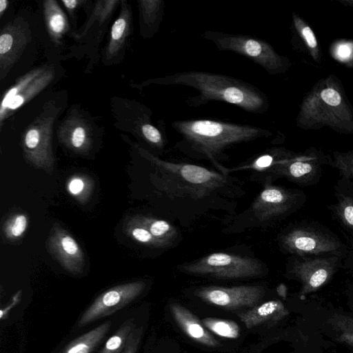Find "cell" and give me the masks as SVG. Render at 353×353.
Returning a JSON list of instances; mask_svg holds the SVG:
<instances>
[{"mask_svg":"<svg viewBox=\"0 0 353 353\" xmlns=\"http://www.w3.org/2000/svg\"><path fill=\"white\" fill-rule=\"evenodd\" d=\"M136 149L151 166L148 179L152 192L171 220L190 226L234 216L246 193L240 179L196 164L164 160L139 145Z\"/></svg>","mask_w":353,"mask_h":353,"instance_id":"6da1fadb","label":"cell"},{"mask_svg":"<svg viewBox=\"0 0 353 353\" xmlns=\"http://www.w3.org/2000/svg\"><path fill=\"white\" fill-rule=\"evenodd\" d=\"M171 127L180 136L174 148L190 158L208 160L219 172L228 174L222 161L225 151L236 145L268 139L272 131L252 125L214 119L177 120Z\"/></svg>","mask_w":353,"mask_h":353,"instance_id":"7a4b0ae2","label":"cell"},{"mask_svg":"<svg viewBox=\"0 0 353 353\" xmlns=\"http://www.w3.org/2000/svg\"><path fill=\"white\" fill-rule=\"evenodd\" d=\"M163 85H183L198 91L188 97L185 103L191 107H199L210 101L232 104L244 111L254 114L265 112L270 106L265 92L243 80L203 71H182L148 81Z\"/></svg>","mask_w":353,"mask_h":353,"instance_id":"3957f363","label":"cell"},{"mask_svg":"<svg viewBox=\"0 0 353 353\" xmlns=\"http://www.w3.org/2000/svg\"><path fill=\"white\" fill-rule=\"evenodd\" d=\"M296 123L303 130L328 128L353 134V108L338 78L330 74L315 83L301 103Z\"/></svg>","mask_w":353,"mask_h":353,"instance_id":"277c9868","label":"cell"},{"mask_svg":"<svg viewBox=\"0 0 353 353\" xmlns=\"http://www.w3.org/2000/svg\"><path fill=\"white\" fill-rule=\"evenodd\" d=\"M201 37L212 42L220 51H229L246 57L270 75L286 72L291 66L290 59L279 54L263 39L246 34L205 30Z\"/></svg>","mask_w":353,"mask_h":353,"instance_id":"5b68a950","label":"cell"},{"mask_svg":"<svg viewBox=\"0 0 353 353\" xmlns=\"http://www.w3.org/2000/svg\"><path fill=\"white\" fill-rule=\"evenodd\" d=\"M183 273L221 279H241L263 276L265 266L258 259L225 252H213L180 264Z\"/></svg>","mask_w":353,"mask_h":353,"instance_id":"8992f818","label":"cell"},{"mask_svg":"<svg viewBox=\"0 0 353 353\" xmlns=\"http://www.w3.org/2000/svg\"><path fill=\"white\" fill-rule=\"evenodd\" d=\"M59 110L54 101L46 102L39 116L26 129L21 139L26 161L48 174L52 172L54 166L52 134L53 123Z\"/></svg>","mask_w":353,"mask_h":353,"instance_id":"52a82bcc","label":"cell"},{"mask_svg":"<svg viewBox=\"0 0 353 353\" xmlns=\"http://www.w3.org/2000/svg\"><path fill=\"white\" fill-rule=\"evenodd\" d=\"M296 202V194L267 182L249 208L235 217L236 223L241 228L262 226L290 212Z\"/></svg>","mask_w":353,"mask_h":353,"instance_id":"ba28073f","label":"cell"},{"mask_svg":"<svg viewBox=\"0 0 353 353\" xmlns=\"http://www.w3.org/2000/svg\"><path fill=\"white\" fill-rule=\"evenodd\" d=\"M145 283L132 281L113 286L99 294L79 319L78 327H84L122 309L143 292Z\"/></svg>","mask_w":353,"mask_h":353,"instance_id":"9c48e42d","label":"cell"},{"mask_svg":"<svg viewBox=\"0 0 353 353\" xmlns=\"http://www.w3.org/2000/svg\"><path fill=\"white\" fill-rule=\"evenodd\" d=\"M265 293V288L260 285L208 286L194 292L195 296L201 300L228 310L251 308L259 303Z\"/></svg>","mask_w":353,"mask_h":353,"instance_id":"30bf717a","label":"cell"},{"mask_svg":"<svg viewBox=\"0 0 353 353\" xmlns=\"http://www.w3.org/2000/svg\"><path fill=\"white\" fill-rule=\"evenodd\" d=\"M286 251L299 256L336 254L340 242L334 236L318 230L296 228L286 232L281 239Z\"/></svg>","mask_w":353,"mask_h":353,"instance_id":"8fae6325","label":"cell"},{"mask_svg":"<svg viewBox=\"0 0 353 353\" xmlns=\"http://www.w3.org/2000/svg\"><path fill=\"white\" fill-rule=\"evenodd\" d=\"M46 249L65 271L74 275L82 273L85 263L84 253L72 236L57 223L51 228Z\"/></svg>","mask_w":353,"mask_h":353,"instance_id":"7c38bea8","label":"cell"},{"mask_svg":"<svg viewBox=\"0 0 353 353\" xmlns=\"http://www.w3.org/2000/svg\"><path fill=\"white\" fill-rule=\"evenodd\" d=\"M30 41V31L21 18L6 26L0 35V77L3 79Z\"/></svg>","mask_w":353,"mask_h":353,"instance_id":"4fadbf2b","label":"cell"},{"mask_svg":"<svg viewBox=\"0 0 353 353\" xmlns=\"http://www.w3.org/2000/svg\"><path fill=\"white\" fill-rule=\"evenodd\" d=\"M336 265L335 256L298 260L294 263L291 273L301 283V293L304 295L326 283L334 272Z\"/></svg>","mask_w":353,"mask_h":353,"instance_id":"5bb4252c","label":"cell"},{"mask_svg":"<svg viewBox=\"0 0 353 353\" xmlns=\"http://www.w3.org/2000/svg\"><path fill=\"white\" fill-rule=\"evenodd\" d=\"M319 161L315 155L293 157L286 152L268 172L297 182L312 179L319 171Z\"/></svg>","mask_w":353,"mask_h":353,"instance_id":"9a60e30c","label":"cell"},{"mask_svg":"<svg viewBox=\"0 0 353 353\" xmlns=\"http://www.w3.org/2000/svg\"><path fill=\"white\" fill-rule=\"evenodd\" d=\"M60 141L73 152L84 154L91 148L90 128L85 121L77 117H70L58 131Z\"/></svg>","mask_w":353,"mask_h":353,"instance_id":"2e32d148","label":"cell"},{"mask_svg":"<svg viewBox=\"0 0 353 353\" xmlns=\"http://www.w3.org/2000/svg\"><path fill=\"white\" fill-rule=\"evenodd\" d=\"M170 310L179 327L193 341L208 347L219 345L203 323L186 307L179 303H172Z\"/></svg>","mask_w":353,"mask_h":353,"instance_id":"e0dca14e","label":"cell"},{"mask_svg":"<svg viewBox=\"0 0 353 353\" xmlns=\"http://www.w3.org/2000/svg\"><path fill=\"white\" fill-rule=\"evenodd\" d=\"M289 314L284 304L279 300H272L239 314L241 321L248 329H252L263 323H277Z\"/></svg>","mask_w":353,"mask_h":353,"instance_id":"ac0fdd59","label":"cell"},{"mask_svg":"<svg viewBox=\"0 0 353 353\" xmlns=\"http://www.w3.org/2000/svg\"><path fill=\"white\" fill-rule=\"evenodd\" d=\"M54 77V69L52 68H48L18 94L12 97L8 101L5 108L0 110L1 125H2L3 120L12 112L23 105L32 99L45 88H46L47 85L52 81Z\"/></svg>","mask_w":353,"mask_h":353,"instance_id":"d6986e66","label":"cell"},{"mask_svg":"<svg viewBox=\"0 0 353 353\" xmlns=\"http://www.w3.org/2000/svg\"><path fill=\"white\" fill-rule=\"evenodd\" d=\"M131 217L145 227L165 248L174 245V243L179 239L177 228L170 221L143 214H136Z\"/></svg>","mask_w":353,"mask_h":353,"instance_id":"ffe728a7","label":"cell"},{"mask_svg":"<svg viewBox=\"0 0 353 353\" xmlns=\"http://www.w3.org/2000/svg\"><path fill=\"white\" fill-rule=\"evenodd\" d=\"M131 21L130 9L126 1H123L119 15L112 26L110 39L106 48V55L109 59L116 56L123 48L130 32Z\"/></svg>","mask_w":353,"mask_h":353,"instance_id":"44dd1931","label":"cell"},{"mask_svg":"<svg viewBox=\"0 0 353 353\" xmlns=\"http://www.w3.org/2000/svg\"><path fill=\"white\" fill-rule=\"evenodd\" d=\"M138 3L141 33L145 38L151 37L157 32L162 22L165 3L162 0H140Z\"/></svg>","mask_w":353,"mask_h":353,"instance_id":"7402d4cb","label":"cell"},{"mask_svg":"<svg viewBox=\"0 0 353 353\" xmlns=\"http://www.w3.org/2000/svg\"><path fill=\"white\" fill-rule=\"evenodd\" d=\"M112 322L107 321L70 341L59 353H91L109 332Z\"/></svg>","mask_w":353,"mask_h":353,"instance_id":"603a6c76","label":"cell"},{"mask_svg":"<svg viewBox=\"0 0 353 353\" xmlns=\"http://www.w3.org/2000/svg\"><path fill=\"white\" fill-rule=\"evenodd\" d=\"M43 8L48 34L54 43L60 44L63 35L68 30L65 14L54 0L43 1Z\"/></svg>","mask_w":353,"mask_h":353,"instance_id":"cb8c5ba5","label":"cell"},{"mask_svg":"<svg viewBox=\"0 0 353 353\" xmlns=\"http://www.w3.org/2000/svg\"><path fill=\"white\" fill-rule=\"evenodd\" d=\"M123 230L127 236L143 245L154 248H165V246L145 227L135 221L131 216L125 219Z\"/></svg>","mask_w":353,"mask_h":353,"instance_id":"d4e9b609","label":"cell"},{"mask_svg":"<svg viewBox=\"0 0 353 353\" xmlns=\"http://www.w3.org/2000/svg\"><path fill=\"white\" fill-rule=\"evenodd\" d=\"M293 27L304 42L309 54L316 62L321 61V52L314 32L309 25L298 14H292Z\"/></svg>","mask_w":353,"mask_h":353,"instance_id":"484cf974","label":"cell"},{"mask_svg":"<svg viewBox=\"0 0 353 353\" xmlns=\"http://www.w3.org/2000/svg\"><path fill=\"white\" fill-rule=\"evenodd\" d=\"M135 327L133 320L125 321L116 332L106 341L99 353H122L131 332Z\"/></svg>","mask_w":353,"mask_h":353,"instance_id":"4316f807","label":"cell"},{"mask_svg":"<svg viewBox=\"0 0 353 353\" xmlns=\"http://www.w3.org/2000/svg\"><path fill=\"white\" fill-rule=\"evenodd\" d=\"M94 181L88 176L75 174L67 182L68 192L81 203H85L93 190Z\"/></svg>","mask_w":353,"mask_h":353,"instance_id":"83f0119b","label":"cell"},{"mask_svg":"<svg viewBox=\"0 0 353 353\" xmlns=\"http://www.w3.org/2000/svg\"><path fill=\"white\" fill-rule=\"evenodd\" d=\"M141 137L152 148L158 151H163L166 144L165 133L152 125L150 117L145 114L139 125Z\"/></svg>","mask_w":353,"mask_h":353,"instance_id":"f1b7e54d","label":"cell"},{"mask_svg":"<svg viewBox=\"0 0 353 353\" xmlns=\"http://www.w3.org/2000/svg\"><path fill=\"white\" fill-rule=\"evenodd\" d=\"M204 326L212 332L228 339H236L240 334L238 324L230 320L205 318L202 320Z\"/></svg>","mask_w":353,"mask_h":353,"instance_id":"f546056e","label":"cell"},{"mask_svg":"<svg viewBox=\"0 0 353 353\" xmlns=\"http://www.w3.org/2000/svg\"><path fill=\"white\" fill-rule=\"evenodd\" d=\"M28 225V218L22 212L10 216L3 225V233L9 241H17L23 236Z\"/></svg>","mask_w":353,"mask_h":353,"instance_id":"4dcf8cb0","label":"cell"},{"mask_svg":"<svg viewBox=\"0 0 353 353\" xmlns=\"http://www.w3.org/2000/svg\"><path fill=\"white\" fill-rule=\"evenodd\" d=\"M339 341L353 347V318L345 315H334L331 320Z\"/></svg>","mask_w":353,"mask_h":353,"instance_id":"1f68e13d","label":"cell"},{"mask_svg":"<svg viewBox=\"0 0 353 353\" xmlns=\"http://www.w3.org/2000/svg\"><path fill=\"white\" fill-rule=\"evenodd\" d=\"M47 68L46 66L37 68L21 77L3 95L0 110H3L12 97L18 94Z\"/></svg>","mask_w":353,"mask_h":353,"instance_id":"d6a6232c","label":"cell"},{"mask_svg":"<svg viewBox=\"0 0 353 353\" xmlns=\"http://www.w3.org/2000/svg\"><path fill=\"white\" fill-rule=\"evenodd\" d=\"M335 212L343 225L353 232V195L341 196L335 206Z\"/></svg>","mask_w":353,"mask_h":353,"instance_id":"836d02e7","label":"cell"},{"mask_svg":"<svg viewBox=\"0 0 353 353\" xmlns=\"http://www.w3.org/2000/svg\"><path fill=\"white\" fill-rule=\"evenodd\" d=\"M119 1H98L96 5L94 10L92 17L87 21L83 30L79 33L80 36H83L85 34L86 31L91 26L92 23L98 19L97 17H99V20L102 22L105 20L110 14L112 13L114 8L117 6V4Z\"/></svg>","mask_w":353,"mask_h":353,"instance_id":"e575fe53","label":"cell"},{"mask_svg":"<svg viewBox=\"0 0 353 353\" xmlns=\"http://www.w3.org/2000/svg\"><path fill=\"white\" fill-rule=\"evenodd\" d=\"M334 163L340 173L348 179H353V151L334 152Z\"/></svg>","mask_w":353,"mask_h":353,"instance_id":"d590c367","label":"cell"},{"mask_svg":"<svg viewBox=\"0 0 353 353\" xmlns=\"http://www.w3.org/2000/svg\"><path fill=\"white\" fill-rule=\"evenodd\" d=\"M143 333L142 326L136 327L131 332L122 353H137L141 341Z\"/></svg>","mask_w":353,"mask_h":353,"instance_id":"8d00e7d4","label":"cell"},{"mask_svg":"<svg viewBox=\"0 0 353 353\" xmlns=\"http://www.w3.org/2000/svg\"><path fill=\"white\" fill-rule=\"evenodd\" d=\"M21 298V291H18L11 299L9 304L6 305V307L1 309V319L6 318L9 314V312L11 309L15 307L20 301Z\"/></svg>","mask_w":353,"mask_h":353,"instance_id":"74e56055","label":"cell"},{"mask_svg":"<svg viewBox=\"0 0 353 353\" xmlns=\"http://www.w3.org/2000/svg\"><path fill=\"white\" fill-rule=\"evenodd\" d=\"M84 1L79 0H63L62 3L69 12L74 10L80 3Z\"/></svg>","mask_w":353,"mask_h":353,"instance_id":"f35d334b","label":"cell"},{"mask_svg":"<svg viewBox=\"0 0 353 353\" xmlns=\"http://www.w3.org/2000/svg\"><path fill=\"white\" fill-rule=\"evenodd\" d=\"M8 6V1L7 0H1L0 1V16L1 17L6 10Z\"/></svg>","mask_w":353,"mask_h":353,"instance_id":"ab89813d","label":"cell"},{"mask_svg":"<svg viewBox=\"0 0 353 353\" xmlns=\"http://www.w3.org/2000/svg\"><path fill=\"white\" fill-rule=\"evenodd\" d=\"M338 1L346 6L353 7V0H338Z\"/></svg>","mask_w":353,"mask_h":353,"instance_id":"60d3db41","label":"cell"}]
</instances>
